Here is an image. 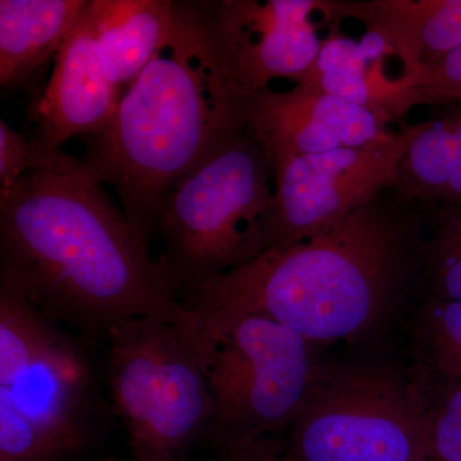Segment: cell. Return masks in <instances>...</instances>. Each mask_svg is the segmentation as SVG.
Listing matches in <instances>:
<instances>
[{
    "instance_id": "5b68a950",
    "label": "cell",
    "mask_w": 461,
    "mask_h": 461,
    "mask_svg": "<svg viewBox=\"0 0 461 461\" xmlns=\"http://www.w3.org/2000/svg\"><path fill=\"white\" fill-rule=\"evenodd\" d=\"M96 420L89 366L72 342L0 282V461H71Z\"/></svg>"
},
{
    "instance_id": "6da1fadb",
    "label": "cell",
    "mask_w": 461,
    "mask_h": 461,
    "mask_svg": "<svg viewBox=\"0 0 461 461\" xmlns=\"http://www.w3.org/2000/svg\"><path fill=\"white\" fill-rule=\"evenodd\" d=\"M426 206L388 186L344 222L272 247L178 296L194 320L260 315L306 341L362 338L420 281Z\"/></svg>"
},
{
    "instance_id": "7402d4cb",
    "label": "cell",
    "mask_w": 461,
    "mask_h": 461,
    "mask_svg": "<svg viewBox=\"0 0 461 461\" xmlns=\"http://www.w3.org/2000/svg\"><path fill=\"white\" fill-rule=\"evenodd\" d=\"M429 421L433 457L461 461V387L448 397L435 420Z\"/></svg>"
},
{
    "instance_id": "cb8c5ba5",
    "label": "cell",
    "mask_w": 461,
    "mask_h": 461,
    "mask_svg": "<svg viewBox=\"0 0 461 461\" xmlns=\"http://www.w3.org/2000/svg\"><path fill=\"white\" fill-rule=\"evenodd\" d=\"M105 461H115V460H105Z\"/></svg>"
},
{
    "instance_id": "8992f818",
    "label": "cell",
    "mask_w": 461,
    "mask_h": 461,
    "mask_svg": "<svg viewBox=\"0 0 461 461\" xmlns=\"http://www.w3.org/2000/svg\"><path fill=\"white\" fill-rule=\"evenodd\" d=\"M198 355L214 402V441L240 456L291 426L320 366L311 342L260 315L204 323L177 321Z\"/></svg>"
},
{
    "instance_id": "9c48e42d",
    "label": "cell",
    "mask_w": 461,
    "mask_h": 461,
    "mask_svg": "<svg viewBox=\"0 0 461 461\" xmlns=\"http://www.w3.org/2000/svg\"><path fill=\"white\" fill-rule=\"evenodd\" d=\"M420 123L382 140L290 160L273 173L275 190L263 222L264 250L336 229L390 186Z\"/></svg>"
},
{
    "instance_id": "ffe728a7",
    "label": "cell",
    "mask_w": 461,
    "mask_h": 461,
    "mask_svg": "<svg viewBox=\"0 0 461 461\" xmlns=\"http://www.w3.org/2000/svg\"><path fill=\"white\" fill-rule=\"evenodd\" d=\"M421 339L432 368L461 377V302L429 300Z\"/></svg>"
},
{
    "instance_id": "8fae6325",
    "label": "cell",
    "mask_w": 461,
    "mask_h": 461,
    "mask_svg": "<svg viewBox=\"0 0 461 461\" xmlns=\"http://www.w3.org/2000/svg\"><path fill=\"white\" fill-rule=\"evenodd\" d=\"M245 118L263 145L272 175L296 158L362 147L393 132L384 115L303 85L250 96Z\"/></svg>"
},
{
    "instance_id": "ba28073f",
    "label": "cell",
    "mask_w": 461,
    "mask_h": 461,
    "mask_svg": "<svg viewBox=\"0 0 461 461\" xmlns=\"http://www.w3.org/2000/svg\"><path fill=\"white\" fill-rule=\"evenodd\" d=\"M284 461H429V421L417 397L381 368L318 369L291 423Z\"/></svg>"
},
{
    "instance_id": "52a82bcc",
    "label": "cell",
    "mask_w": 461,
    "mask_h": 461,
    "mask_svg": "<svg viewBox=\"0 0 461 461\" xmlns=\"http://www.w3.org/2000/svg\"><path fill=\"white\" fill-rule=\"evenodd\" d=\"M108 379L133 461H180L211 429L214 402L177 321L139 317L108 330Z\"/></svg>"
},
{
    "instance_id": "9a60e30c",
    "label": "cell",
    "mask_w": 461,
    "mask_h": 461,
    "mask_svg": "<svg viewBox=\"0 0 461 461\" xmlns=\"http://www.w3.org/2000/svg\"><path fill=\"white\" fill-rule=\"evenodd\" d=\"M86 14L105 77L123 95L168 41L177 2L87 0Z\"/></svg>"
},
{
    "instance_id": "7c38bea8",
    "label": "cell",
    "mask_w": 461,
    "mask_h": 461,
    "mask_svg": "<svg viewBox=\"0 0 461 461\" xmlns=\"http://www.w3.org/2000/svg\"><path fill=\"white\" fill-rule=\"evenodd\" d=\"M121 96L103 71L85 7L54 57L50 81L33 108L36 139L59 150L75 136H98L113 120Z\"/></svg>"
},
{
    "instance_id": "277c9868",
    "label": "cell",
    "mask_w": 461,
    "mask_h": 461,
    "mask_svg": "<svg viewBox=\"0 0 461 461\" xmlns=\"http://www.w3.org/2000/svg\"><path fill=\"white\" fill-rule=\"evenodd\" d=\"M271 165L248 121L166 194L156 218L160 276L176 296L264 251Z\"/></svg>"
},
{
    "instance_id": "5bb4252c",
    "label": "cell",
    "mask_w": 461,
    "mask_h": 461,
    "mask_svg": "<svg viewBox=\"0 0 461 461\" xmlns=\"http://www.w3.org/2000/svg\"><path fill=\"white\" fill-rule=\"evenodd\" d=\"M387 54L393 51L371 33L360 42L333 33L321 41L313 65L296 78L295 85L314 87L387 120L399 121L426 102L406 76H387L384 67Z\"/></svg>"
},
{
    "instance_id": "ac0fdd59",
    "label": "cell",
    "mask_w": 461,
    "mask_h": 461,
    "mask_svg": "<svg viewBox=\"0 0 461 461\" xmlns=\"http://www.w3.org/2000/svg\"><path fill=\"white\" fill-rule=\"evenodd\" d=\"M420 281L435 299L461 302V212L454 206H426Z\"/></svg>"
},
{
    "instance_id": "7a4b0ae2",
    "label": "cell",
    "mask_w": 461,
    "mask_h": 461,
    "mask_svg": "<svg viewBox=\"0 0 461 461\" xmlns=\"http://www.w3.org/2000/svg\"><path fill=\"white\" fill-rule=\"evenodd\" d=\"M0 282L50 321L90 332L182 315L148 242L80 158L71 168L29 173L0 189Z\"/></svg>"
},
{
    "instance_id": "3957f363",
    "label": "cell",
    "mask_w": 461,
    "mask_h": 461,
    "mask_svg": "<svg viewBox=\"0 0 461 461\" xmlns=\"http://www.w3.org/2000/svg\"><path fill=\"white\" fill-rule=\"evenodd\" d=\"M245 118L218 66L198 3L177 2L168 41L124 91L108 129L87 138L80 166L111 185L150 242L160 202Z\"/></svg>"
},
{
    "instance_id": "4fadbf2b",
    "label": "cell",
    "mask_w": 461,
    "mask_h": 461,
    "mask_svg": "<svg viewBox=\"0 0 461 461\" xmlns=\"http://www.w3.org/2000/svg\"><path fill=\"white\" fill-rule=\"evenodd\" d=\"M321 14L360 21L402 60L411 84L461 47V0H324Z\"/></svg>"
},
{
    "instance_id": "44dd1931",
    "label": "cell",
    "mask_w": 461,
    "mask_h": 461,
    "mask_svg": "<svg viewBox=\"0 0 461 461\" xmlns=\"http://www.w3.org/2000/svg\"><path fill=\"white\" fill-rule=\"evenodd\" d=\"M412 84L426 103H461V47L420 72Z\"/></svg>"
},
{
    "instance_id": "603a6c76",
    "label": "cell",
    "mask_w": 461,
    "mask_h": 461,
    "mask_svg": "<svg viewBox=\"0 0 461 461\" xmlns=\"http://www.w3.org/2000/svg\"><path fill=\"white\" fill-rule=\"evenodd\" d=\"M238 457L241 461H282L280 459H276V457L272 456L271 454L263 451L262 446L260 445L251 448V450H249L248 453L240 455Z\"/></svg>"
},
{
    "instance_id": "30bf717a",
    "label": "cell",
    "mask_w": 461,
    "mask_h": 461,
    "mask_svg": "<svg viewBox=\"0 0 461 461\" xmlns=\"http://www.w3.org/2000/svg\"><path fill=\"white\" fill-rule=\"evenodd\" d=\"M323 0H221L198 3L218 66L236 98L269 89L275 78L295 83L320 54L312 16Z\"/></svg>"
},
{
    "instance_id": "d4e9b609",
    "label": "cell",
    "mask_w": 461,
    "mask_h": 461,
    "mask_svg": "<svg viewBox=\"0 0 461 461\" xmlns=\"http://www.w3.org/2000/svg\"><path fill=\"white\" fill-rule=\"evenodd\" d=\"M457 209V208H456ZM459 211L461 212V208L459 209Z\"/></svg>"
},
{
    "instance_id": "2e32d148",
    "label": "cell",
    "mask_w": 461,
    "mask_h": 461,
    "mask_svg": "<svg viewBox=\"0 0 461 461\" xmlns=\"http://www.w3.org/2000/svg\"><path fill=\"white\" fill-rule=\"evenodd\" d=\"M87 0H0V84L23 83L56 57Z\"/></svg>"
},
{
    "instance_id": "e0dca14e",
    "label": "cell",
    "mask_w": 461,
    "mask_h": 461,
    "mask_svg": "<svg viewBox=\"0 0 461 461\" xmlns=\"http://www.w3.org/2000/svg\"><path fill=\"white\" fill-rule=\"evenodd\" d=\"M461 169V103L437 120L420 123L390 186L423 206L438 205Z\"/></svg>"
},
{
    "instance_id": "d6986e66",
    "label": "cell",
    "mask_w": 461,
    "mask_h": 461,
    "mask_svg": "<svg viewBox=\"0 0 461 461\" xmlns=\"http://www.w3.org/2000/svg\"><path fill=\"white\" fill-rule=\"evenodd\" d=\"M77 163L78 158L51 149L36 138L26 139L5 120L0 121V189H7L29 173L71 168Z\"/></svg>"
}]
</instances>
